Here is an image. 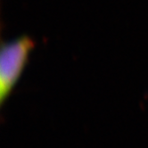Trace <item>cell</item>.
I'll return each instance as SVG.
<instances>
[{"mask_svg": "<svg viewBox=\"0 0 148 148\" xmlns=\"http://www.w3.org/2000/svg\"><path fill=\"white\" fill-rule=\"evenodd\" d=\"M35 42L23 35L2 45L0 54V103L1 106L16 87L29 62Z\"/></svg>", "mask_w": 148, "mask_h": 148, "instance_id": "cell-1", "label": "cell"}]
</instances>
